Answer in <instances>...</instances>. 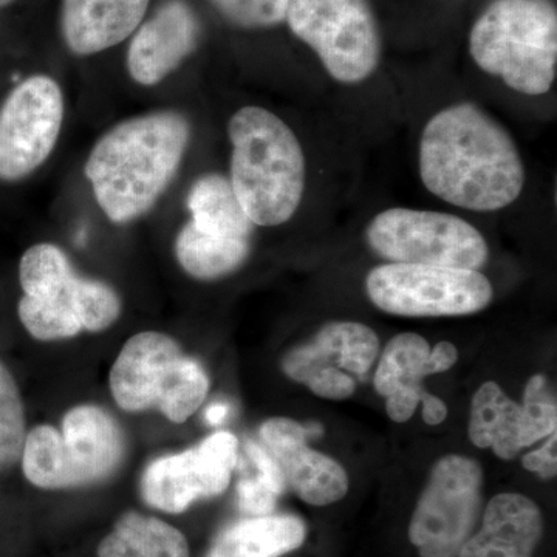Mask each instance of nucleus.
Wrapping results in <instances>:
<instances>
[{"label":"nucleus","instance_id":"nucleus-1","mask_svg":"<svg viewBox=\"0 0 557 557\" xmlns=\"http://www.w3.org/2000/svg\"><path fill=\"white\" fill-rule=\"evenodd\" d=\"M420 175L438 199L475 212H493L519 199L525 166L509 132L485 110L460 102L424 126Z\"/></svg>","mask_w":557,"mask_h":557},{"label":"nucleus","instance_id":"nucleus-2","mask_svg":"<svg viewBox=\"0 0 557 557\" xmlns=\"http://www.w3.org/2000/svg\"><path fill=\"white\" fill-rule=\"evenodd\" d=\"M189 124L177 112H153L112 127L86 163L95 199L112 222L146 214L170 188L189 141Z\"/></svg>","mask_w":557,"mask_h":557},{"label":"nucleus","instance_id":"nucleus-3","mask_svg":"<svg viewBox=\"0 0 557 557\" xmlns=\"http://www.w3.org/2000/svg\"><path fill=\"white\" fill-rule=\"evenodd\" d=\"M231 185L249 220L277 226L298 211L306 157L295 132L270 110L248 106L231 116Z\"/></svg>","mask_w":557,"mask_h":557},{"label":"nucleus","instance_id":"nucleus-4","mask_svg":"<svg viewBox=\"0 0 557 557\" xmlns=\"http://www.w3.org/2000/svg\"><path fill=\"white\" fill-rule=\"evenodd\" d=\"M469 53L509 89L548 94L557 73V11L552 0H493L469 35Z\"/></svg>","mask_w":557,"mask_h":557},{"label":"nucleus","instance_id":"nucleus-5","mask_svg":"<svg viewBox=\"0 0 557 557\" xmlns=\"http://www.w3.org/2000/svg\"><path fill=\"white\" fill-rule=\"evenodd\" d=\"M123 450L113 418L97 406H78L64 417L61 432L44 424L25 435L22 469L35 486L69 490L108 479Z\"/></svg>","mask_w":557,"mask_h":557},{"label":"nucleus","instance_id":"nucleus-6","mask_svg":"<svg viewBox=\"0 0 557 557\" xmlns=\"http://www.w3.org/2000/svg\"><path fill=\"white\" fill-rule=\"evenodd\" d=\"M209 380L199 362L186 358L171 336H132L110 370V391L121 409L152 408L175 423L188 420L207 398Z\"/></svg>","mask_w":557,"mask_h":557},{"label":"nucleus","instance_id":"nucleus-7","mask_svg":"<svg viewBox=\"0 0 557 557\" xmlns=\"http://www.w3.org/2000/svg\"><path fill=\"white\" fill-rule=\"evenodd\" d=\"M285 21L339 83H361L379 69L381 35L369 0H288Z\"/></svg>","mask_w":557,"mask_h":557},{"label":"nucleus","instance_id":"nucleus-8","mask_svg":"<svg viewBox=\"0 0 557 557\" xmlns=\"http://www.w3.org/2000/svg\"><path fill=\"white\" fill-rule=\"evenodd\" d=\"M370 248L391 263L475 270L485 265V237L467 220L446 212L391 208L366 231Z\"/></svg>","mask_w":557,"mask_h":557},{"label":"nucleus","instance_id":"nucleus-9","mask_svg":"<svg viewBox=\"0 0 557 557\" xmlns=\"http://www.w3.org/2000/svg\"><path fill=\"white\" fill-rule=\"evenodd\" d=\"M366 289L379 309L409 318L463 317L493 300L491 282L479 271L418 263L376 267Z\"/></svg>","mask_w":557,"mask_h":557},{"label":"nucleus","instance_id":"nucleus-10","mask_svg":"<svg viewBox=\"0 0 557 557\" xmlns=\"http://www.w3.org/2000/svg\"><path fill=\"white\" fill-rule=\"evenodd\" d=\"M482 483V468L471 458L437 461L410 520L409 539L421 557L458 556L478 525Z\"/></svg>","mask_w":557,"mask_h":557},{"label":"nucleus","instance_id":"nucleus-11","mask_svg":"<svg viewBox=\"0 0 557 557\" xmlns=\"http://www.w3.org/2000/svg\"><path fill=\"white\" fill-rule=\"evenodd\" d=\"M64 121L57 81L35 75L21 83L0 108V180L17 182L46 163Z\"/></svg>","mask_w":557,"mask_h":557},{"label":"nucleus","instance_id":"nucleus-12","mask_svg":"<svg viewBox=\"0 0 557 557\" xmlns=\"http://www.w3.org/2000/svg\"><path fill=\"white\" fill-rule=\"evenodd\" d=\"M237 460V438L230 432H215L197 448L152 461L143 475V498L150 507L178 515L200 498L222 494Z\"/></svg>","mask_w":557,"mask_h":557},{"label":"nucleus","instance_id":"nucleus-13","mask_svg":"<svg viewBox=\"0 0 557 557\" xmlns=\"http://www.w3.org/2000/svg\"><path fill=\"white\" fill-rule=\"evenodd\" d=\"M556 426V401L542 375L528 381L522 406L511 401L493 381L483 384L472 399L469 438L479 448H493L504 460L555 434Z\"/></svg>","mask_w":557,"mask_h":557},{"label":"nucleus","instance_id":"nucleus-14","mask_svg":"<svg viewBox=\"0 0 557 557\" xmlns=\"http://www.w3.org/2000/svg\"><path fill=\"white\" fill-rule=\"evenodd\" d=\"M321 432L319 424L306 428L289 418H271L260 428L263 445L276 460L285 482L304 502L317 507L335 504L348 490L344 468L307 446V440Z\"/></svg>","mask_w":557,"mask_h":557},{"label":"nucleus","instance_id":"nucleus-15","mask_svg":"<svg viewBox=\"0 0 557 557\" xmlns=\"http://www.w3.org/2000/svg\"><path fill=\"white\" fill-rule=\"evenodd\" d=\"M200 25L183 0H170L139 27L127 51V69L141 86H157L196 50Z\"/></svg>","mask_w":557,"mask_h":557},{"label":"nucleus","instance_id":"nucleus-16","mask_svg":"<svg viewBox=\"0 0 557 557\" xmlns=\"http://www.w3.org/2000/svg\"><path fill=\"white\" fill-rule=\"evenodd\" d=\"M542 531V512L531 498L498 494L487 505L482 527L457 557H533Z\"/></svg>","mask_w":557,"mask_h":557},{"label":"nucleus","instance_id":"nucleus-17","mask_svg":"<svg viewBox=\"0 0 557 557\" xmlns=\"http://www.w3.org/2000/svg\"><path fill=\"white\" fill-rule=\"evenodd\" d=\"M148 7L149 0H62V36L73 53H100L129 38Z\"/></svg>","mask_w":557,"mask_h":557},{"label":"nucleus","instance_id":"nucleus-18","mask_svg":"<svg viewBox=\"0 0 557 557\" xmlns=\"http://www.w3.org/2000/svg\"><path fill=\"white\" fill-rule=\"evenodd\" d=\"M306 534V523L296 516H259L223 531L208 557L284 556L298 549Z\"/></svg>","mask_w":557,"mask_h":557},{"label":"nucleus","instance_id":"nucleus-19","mask_svg":"<svg viewBox=\"0 0 557 557\" xmlns=\"http://www.w3.org/2000/svg\"><path fill=\"white\" fill-rule=\"evenodd\" d=\"M188 209L197 230L212 236L249 240L255 223L242 208L228 178L208 174L189 190Z\"/></svg>","mask_w":557,"mask_h":557},{"label":"nucleus","instance_id":"nucleus-20","mask_svg":"<svg viewBox=\"0 0 557 557\" xmlns=\"http://www.w3.org/2000/svg\"><path fill=\"white\" fill-rule=\"evenodd\" d=\"M100 557H189L186 537L170 523L127 512L98 548Z\"/></svg>","mask_w":557,"mask_h":557},{"label":"nucleus","instance_id":"nucleus-21","mask_svg":"<svg viewBox=\"0 0 557 557\" xmlns=\"http://www.w3.org/2000/svg\"><path fill=\"white\" fill-rule=\"evenodd\" d=\"M180 265L190 276L211 281L239 269L249 255V240L228 239L201 233L186 223L175 242Z\"/></svg>","mask_w":557,"mask_h":557},{"label":"nucleus","instance_id":"nucleus-22","mask_svg":"<svg viewBox=\"0 0 557 557\" xmlns=\"http://www.w3.org/2000/svg\"><path fill=\"white\" fill-rule=\"evenodd\" d=\"M20 278L27 298L57 299L72 292L78 276L61 248L39 244L22 256Z\"/></svg>","mask_w":557,"mask_h":557},{"label":"nucleus","instance_id":"nucleus-23","mask_svg":"<svg viewBox=\"0 0 557 557\" xmlns=\"http://www.w3.org/2000/svg\"><path fill=\"white\" fill-rule=\"evenodd\" d=\"M431 354L428 341L417 333H401L387 344L375 373V388L383 397L399 387H420L429 376L426 362Z\"/></svg>","mask_w":557,"mask_h":557},{"label":"nucleus","instance_id":"nucleus-24","mask_svg":"<svg viewBox=\"0 0 557 557\" xmlns=\"http://www.w3.org/2000/svg\"><path fill=\"white\" fill-rule=\"evenodd\" d=\"M245 450L252 472H245L237 483L239 507L255 518L269 516L287 482L269 450L255 442H248Z\"/></svg>","mask_w":557,"mask_h":557},{"label":"nucleus","instance_id":"nucleus-25","mask_svg":"<svg viewBox=\"0 0 557 557\" xmlns=\"http://www.w3.org/2000/svg\"><path fill=\"white\" fill-rule=\"evenodd\" d=\"M76 284L78 278L72 292L61 298L32 299L24 296L21 299L17 313L33 338L57 341L78 335L83 327L76 311Z\"/></svg>","mask_w":557,"mask_h":557},{"label":"nucleus","instance_id":"nucleus-26","mask_svg":"<svg viewBox=\"0 0 557 557\" xmlns=\"http://www.w3.org/2000/svg\"><path fill=\"white\" fill-rule=\"evenodd\" d=\"M25 412L20 388L0 361V472L13 467L25 442Z\"/></svg>","mask_w":557,"mask_h":557},{"label":"nucleus","instance_id":"nucleus-27","mask_svg":"<svg viewBox=\"0 0 557 557\" xmlns=\"http://www.w3.org/2000/svg\"><path fill=\"white\" fill-rule=\"evenodd\" d=\"M76 311H78L81 327L89 332H102L120 317L119 295L100 281L78 277Z\"/></svg>","mask_w":557,"mask_h":557},{"label":"nucleus","instance_id":"nucleus-28","mask_svg":"<svg viewBox=\"0 0 557 557\" xmlns=\"http://www.w3.org/2000/svg\"><path fill=\"white\" fill-rule=\"evenodd\" d=\"M233 24L244 28H270L287 16L288 0H211Z\"/></svg>","mask_w":557,"mask_h":557},{"label":"nucleus","instance_id":"nucleus-29","mask_svg":"<svg viewBox=\"0 0 557 557\" xmlns=\"http://www.w3.org/2000/svg\"><path fill=\"white\" fill-rule=\"evenodd\" d=\"M307 386L318 397L327 399H346L355 392V381L339 369H321L307 380Z\"/></svg>","mask_w":557,"mask_h":557},{"label":"nucleus","instance_id":"nucleus-30","mask_svg":"<svg viewBox=\"0 0 557 557\" xmlns=\"http://www.w3.org/2000/svg\"><path fill=\"white\" fill-rule=\"evenodd\" d=\"M423 386L399 387L394 394L388 395L386 401L387 416L397 423H405L416 412L418 403L421 401Z\"/></svg>","mask_w":557,"mask_h":557},{"label":"nucleus","instance_id":"nucleus-31","mask_svg":"<svg viewBox=\"0 0 557 557\" xmlns=\"http://www.w3.org/2000/svg\"><path fill=\"white\" fill-rule=\"evenodd\" d=\"M522 463L528 471L536 472L542 479H555L557 474L556 432L548 440L547 445L523 457Z\"/></svg>","mask_w":557,"mask_h":557},{"label":"nucleus","instance_id":"nucleus-32","mask_svg":"<svg viewBox=\"0 0 557 557\" xmlns=\"http://www.w3.org/2000/svg\"><path fill=\"white\" fill-rule=\"evenodd\" d=\"M458 359L457 348L450 343H440L429 354L426 368L429 375L446 372L456 364Z\"/></svg>","mask_w":557,"mask_h":557},{"label":"nucleus","instance_id":"nucleus-33","mask_svg":"<svg viewBox=\"0 0 557 557\" xmlns=\"http://www.w3.org/2000/svg\"><path fill=\"white\" fill-rule=\"evenodd\" d=\"M421 403H423V418L429 426H437L448 417V406L445 405L443 399L435 397V395L423 391Z\"/></svg>","mask_w":557,"mask_h":557},{"label":"nucleus","instance_id":"nucleus-34","mask_svg":"<svg viewBox=\"0 0 557 557\" xmlns=\"http://www.w3.org/2000/svg\"><path fill=\"white\" fill-rule=\"evenodd\" d=\"M230 408L223 403H215V405L209 406L207 412H205V418L209 424H219L228 417Z\"/></svg>","mask_w":557,"mask_h":557},{"label":"nucleus","instance_id":"nucleus-35","mask_svg":"<svg viewBox=\"0 0 557 557\" xmlns=\"http://www.w3.org/2000/svg\"><path fill=\"white\" fill-rule=\"evenodd\" d=\"M11 2H14V0H0V9H2V7L10 5Z\"/></svg>","mask_w":557,"mask_h":557}]
</instances>
